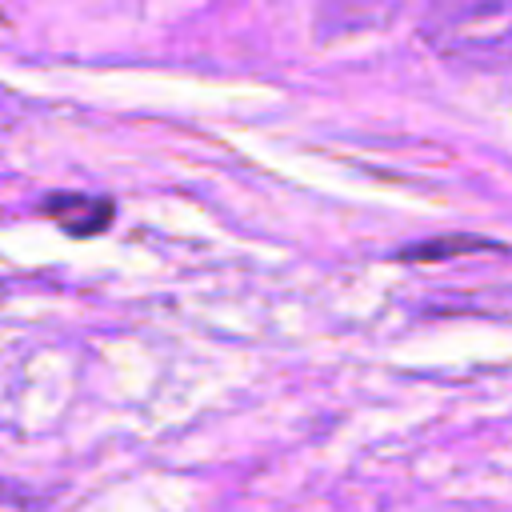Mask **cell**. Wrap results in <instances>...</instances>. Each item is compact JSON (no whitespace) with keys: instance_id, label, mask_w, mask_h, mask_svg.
<instances>
[{"instance_id":"1","label":"cell","mask_w":512,"mask_h":512,"mask_svg":"<svg viewBox=\"0 0 512 512\" xmlns=\"http://www.w3.org/2000/svg\"><path fill=\"white\" fill-rule=\"evenodd\" d=\"M420 36L460 68H508L512 0H428Z\"/></svg>"},{"instance_id":"2","label":"cell","mask_w":512,"mask_h":512,"mask_svg":"<svg viewBox=\"0 0 512 512\" xmlns=\"http://www.w3.org/2000/svg\"><path fill=\"white\" fill-rule=\"evenodd\" d=\"M44 216H52L60 228L76 232V236H92L100 232L108 220H112V200H100V196H48L44 200Z\"/></svg>"},{"instance_id":"3","label":"cell","mask_w":512,"mask_h":512,"mask_svg":"<svg viewBox=\"0 0 512 512\" xmlns=\"http://www.w3.org/2000/svg\"><path fill=\"white\" fill-rule=\"evenodd\" d=\"M396 4L400 0H324L320 20L324 32H364L372 24H384Z\"/></svg>"},{"instance_id":"4","label":"cell","mask_w":512,"mask_h":512,"mask_svg":"<svg viewBox=\"0 0 512 512\" xmlns=\"http://www.w3.org/2000/svg\"><path fill=\"white\" fill-rule=\"evenodd\" d=\"M448 248H452V252H468V248H484V240H468V236H464V240H452V244H420V248H408L404 256H408V260H432V256H440V252H448Z\"/></svg>"}]
</instances>
